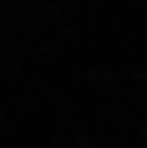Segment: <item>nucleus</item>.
I'll return each instance as SVG.
<instances>
[]
</instances>
